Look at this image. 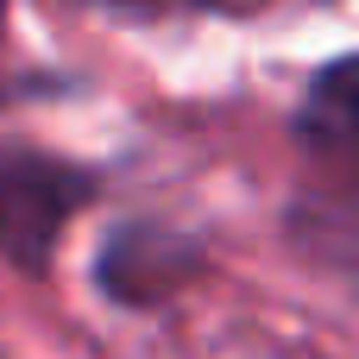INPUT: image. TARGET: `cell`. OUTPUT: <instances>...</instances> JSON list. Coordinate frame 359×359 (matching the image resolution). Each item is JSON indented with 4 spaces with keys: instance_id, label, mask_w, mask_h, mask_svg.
I'll use <instances>...</instances> for the list:
<instances>
[{
    "instance_id": "6da1fadb",
    "label": "cell",
    "mask_w": 359,
    "mask_h": 359,
    "mask_svg": "<svg viewBox=\"0 0 359 359\" xmlns=\"http://www.w3.org/2000/svg\"><path fill=\"white\" fill-rule=\"evenodd\" d=\"M101 196V170L32 139H0V259L25 278H50L69 221Z\"/></svg>"
},
{
    "instance_id": "7a4b0ae2",
    "label": "cell",
    "mask_w": 359,
    "mask_h": 359,
    "mask_svg": "<svg viewBox=\"0 0 359 359\" xmlns=\"http://www.w3.org/2000/svg\"><path fill=\"white\" fill-rule=\"evenodd\" d=\"M196 271H202V246L196 240L164 233V227H145V221H126V227H114V240H107V252L95 265V284L114 303L151 309V303L177 297Z\"/></svg>"
},
{
    "instance_id": "3957f363",
    "label": "cell",
    "mask_w": 359,
    "mask_h": 359,
    "mask_svg": "<svg viewBox=\"0 0 359 359\" xmlns=\"http://www.w3.org/2000/svg\"><path fill=\"white\" fill-rule=\"evenodd\" d=\"M359 63L341 50L328 57L309 88H303V107H297V139L303 145H328V151H347L353 145V126H359V88H353Z\"/></svg>"
},
{
    "instance_id": "277c9868",
    "label": "cell",
    "mask_w": 359,
    "mask_h": 359,
    "mask_svg": "<svg viewBox=\"0 0 359 359\" xmlns=\"http://www.w3.org/2000/svg\"><path fill=\"white\" fill-rule=\"evenodd\" d=\"M13 95H32V88H19L13 76H0V101H13Z\"/></svg>"
}]
</instances>
